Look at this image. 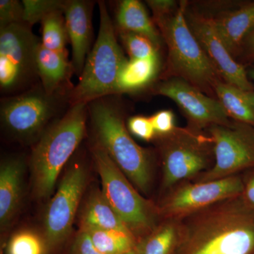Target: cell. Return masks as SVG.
<instances>
[{
	"mask_svg": "<svg viewBox=\"0 0 254 254\" xmlns=\"http://www.w3.org/2000/svg\"><path fill=\"white\" fill-rule=\"evenodd\" d=\"M88 112L95 144L108 153L138 191L149 193L154 157L132 138L118 105L105 97L88 103Z\"/></svg>",
	"mask_w": 254,
	"mask_h": 254,
	"instance_id": "3957f363",
	"label": "cell"
},
{
	"mask_svg": "<svg viewBox=\"0 0 254 254\" xmlns=\"http://www.w3.org/2000/svg\"><path fill=\"white\" fill-rule=\"evenodd\" d=\"M186 1H180L173 14L155 22L168 50L173 72L181 79L204 91H215L220 73L189 26Z\"/></svg>",
	"mask_w": 254,
	"mask_h": 254,
	"instance_id": "277c9868",
	"label": "cell"
},
{
	"mask_svg": "<svg viewBox=\"0 0 254 254\" xmlns=\"http://www.w3.org/2000/svg\"><path fill=\"white\" fill-rule=\"evenodd\" d=\"M88 104L71 105L33 145L28 161L32 192L37 200H50L59 175L84 138Z\"/></svg>",
	"mask_w": 254,
	"mask_h": 254,
	"instance_id": "7a4b0ae2",
	"label": "cell"
},
{
	"mask_svg": "<svg viewBox=\"0 0 254 254\" xmlns=\"http://www.w3.org/2000/svg\"><path fill=\"white\" fill-rule=\"evenodd\" d=\"M26 165L20 156L6 157L0 165V233L4 246L23 208Z\"/></svg>",
	"mask_w": 254,
	"mask_h": 254,
	"instance_id": "9a60e30c",
	"label": "cell"
},
{
	"mask_svg": "<svg viewBox=\"0 0 254 254\" xmlns=\"http://www.w3.org/2000/svg\"><path fill=\"white\" fill-rule=\"evenodd\" d=\"M247 48L249 55L252 58H254V28L247 36Z\"/></svg>",
	"mask_w": 254,
	"mask_h": 254,
	"instance_id": "e575fe53",
	"label": "cell"
},
{
	"mask_svg": "<svg viewBox=\"0 0 254 254\" xmlns=\"http://www.w3.org/2000/svg\"><path fill=\"white\" fill-rule=\"evenodd\" d=\"M66 94L49 95L41 84L1 100V126L9 136L24 143L34 144L54 123Z\"/></svg>",
	"mask_w": 254,
	"mask_h": 254,
	"instance_id": "ba28073f",
	"label": "cell"
},
{
	"mask_svg": "<svg viewBox=\"0 0 254 254\" xmlns=\"http://www.w3.org/2000/svg\"><path fill=\"white\" fill-rule=\"evenodd\" d=\"M154 140L161 164V195L213 168L214 145L205 131L177 127L171 133L156 136Z\"/></svg>",
	"mask_w": 254,
	"mask_h": 254,
	"instance_id": "5b68a950",
	"label": "cell"
},
{
	"mask_svg": "<svg viewBox=\"0 0 254 254\" xmlns=\"http://www.w3.org/2000/svg\"><path fill=\"white\" fill-rule=\"evenodd\" d=\"M117 22L121 31L131 32L146 37L158 47L160 36L146 9L138 0H124L119 6Z\"/></svg>",
	"mask_w": 254,
	"mask_h": 254,
	"instance_id": "44dd1931",
	"label": "cell"
},
{
	"mask_svg": "<svg viewBox=\"0 0 254 254\" xmlns=\"http://www.w3.org/2000/svg\"><path fill=\"white\" fill-rule=\"evenodd\" d=\"M89 172L84 162L70 163L47 205L43 227L53 254H60L72 236L73 222L86 193Z\"/></svg>",
	"mask_w": 254,
	"mask_h": 254,
	"instance_id": "9c48e42d",
	"label": "cell"
},
{
	"mask_svg": "<svg viewBox=\"0 0 254 254\" xmlns=\"http://www.w3.org/2000/svg\"><path fill=\"white\" fill-rule=\"evenodd\" d=\"M127 127L132 134L144 140L150 141L154 140L156 133L150 118L136 115L128 119Z\"/></svg>",
	"mask_w": 254,
	"mask_h": 254,
	"instance_id": "4dcf8cb0",
	"label": "cell"
},
{
	"mask_svg": "<svg viewBox=\"0 0 254 254\" xmlns=\"http://www.w3.org/2000/svg\"><path fill=\"white\" fill-rule=\"evenodd\" d=\"M100 28L94 46L87 57L79 82L68 94V103L88 104L116 93L120 68L126 61L117 41L106 5L99 1Z\"/></svg>",
	"mask_w": 254,
	"mask_h": 254,
	"instance_id": "8992f818",
	"label": "cell"
},
{
	"mask_svg": "<svg viewBox=\"0 0 254 254\" xmlns=\"http://www.w3.org/2000/svg\"><path fill=\"white\" fill-rule=\"evenodd\" d=\"M242 175L205 182H185L160 196L157 202L161 220H182L218 202L242 195Z\"/></svg>",
	"mask_w": 254,
	"mask_h": 254,
	"instance_id": "7c38bea8",
	"label": "cell"
},
{
	"mask_svg": "<svg viewBox=\"0 0 254 254\" xmlns=\"http://www.w3.org/2000/svg\"><path fill=\"white\" fill-rule=\"evenodd\" d=\"M25 24L32 27L36 23L41 22L48 14L54 11L64 10L65 1L60 0H23Z\"/></svg>",
	"mask_w": 254,
	"mask_h": 254,
	"instance_id": "83f0119b",
	"label": "cell"
},
{
	"mask_svg": "<svg viewBox=\"0 0 254 254\" xmlns=\"http://www.w3.org/2000/svg\"><path fill=\"white\" fill-rule=\"evenodd\" d=\"M159 67V57L126 60L119 72L116 93L136 91L145 88L156 77Z\"/></svg>",
	"mask_w": 254,
	"mask_h": 254,
	"instance_id": "ffe728a7",
	"label": "cell"
},
{
	"mask_svg": "<svg viewBox=\"0 0 254 254\" xmlns=\"http://www.w3.org/2000/svg\"><path fill=\"white\" fill-rule=\"evenodd\" d=\"M64 10L54 11L42 20V44L47 49L67 58L68 39Z\"/></svg>",
	"mask_w": 254,
	"mask_h": 254,
	"instance_id": "484cf974",
	"label": "cell"
},
{
	"mask_svg": "<svg viewBox=\"0 0 254 254\" xmlns=\"http://www.w3.org/2000/svg\"><path fill=\"white\" fill-rule=\"evenodd\" d=\"M37 68L38 78L43 89L49 95L66 94L72 64L67 58L47 49L40 43L37 50Z\"/></svg>",
	"mask_w": 254,
	"mask_h": 254,
	"instance_id": "ac0fdd59",
	"label": "cell"
},
{
	"mask_svg": "<svg viewBox=\"0 0 254 254\" xmlns=\"http://www.w3.org/2000/svg\"><path fill=\"white\" fill-rule=\"evenodd\" d=\"M39 38L25 23L0 28V88L5 94L21 93L36 85Z\"/></svg>",
	"mask_w": 254,
	"mask_h": 254,
	"instance_id": "30bf717a",
	"label": "cell"
},
{
	"mask_svg": "<svg viewBox=\"0 0 254 254\" xmlns=\"http://www.w3.org/2000/svg\"><path fill=\"white\" fill-rule=\"evenodd\" d=\"M241 175L243 182L242 198L254 208V168L244 172Z\"/></svg>",
	"mask_w": 254,
	"mask_h": 254,
	"instance_id": "836d02e7",
	"label": "cell"
},
{
	"mask_svg": "<svg viewBox=\"0 0 254 254\" xmlns=\"http://www.w3.org/2000/svg\"><path fill=\"white\" fill-rule=\"evenodd\" d=\"M248 75L249 77H250L251 79L252 80V81H253V83L254 85V67L250 68V69L249 70Z\"/></svg>",
	"mask_w": 254,
	"mask_h": 254,
	"instance_id": "d590c367",
	"label": "cell"
},
{
	"mask_svg": "<svg viewBox=\"0 0 254 254\" xmlns=\"http://www.w3.org/2000/svg\"><path fill=\"white\" fill-rule=\"evenodd\" d=\"M215 92L231 120L254 127V91H244L220 81Z\"/></svg>",
	"mask_w": 254,
	"mask_h": 254,
	"instance_id": "7402d4cb",
	"label": "cell"
},
{
	"mask_svg": "<svg viewBox=\"0 0 254 254\" xmlns=\"http://www.w3.org/2000/svg\"><path fill=\"white\" fill-rule=\"evenodd\" d=\"M157 93L173 100L188 119L189 126L206 131L213 125H228L232 121L218 100L203 94L200 90L180 78L163 82Z\"/></svg>",
	"mask_w": 254,
	"mask_h": 254,
	"instance_id": "4fadbf2b",
	"label": "cell"
},
{
	"mask_svg": "<svg viewBox=\"0 0 254 254\" xmlns=\"http://www.w3.org/2000/svg\"><path fill=\"white\" fill-rule=\"evenodd\" d=\"M156 136H164L173 132L175 126V115L170 110H160L150 117Z\"/></svg>",
	"mask_w": 254,
	"mask_h": 254,
	"instance_id": "1f68e13d",
	"label": "cell"
},
{
	"mask_svg": "<svg viewBox=\"0 0 254 254\" xmlns=\"http://www.w3.org/2000/svg\"><path fill=\"white\" fill-rule=\"evenodd\" d=\"M174 254H254V208L242 195L181 220Z\"/></svg>",
	"mask_w": 254,
	"mask_h": 254,
	"instance_id": "6da1fadb",
	"label": "cell"
},
{
	"mask_svg": "<svg viewBox=\"0 0 254 254\" xmlns=\"http://www.w3.org/2000/svg\"><path fill=\"white\" fill-rule=\"evenodd\" d=\"M91 153L103 193L138 242L162 220L156 202L140 194L104 150L94 143Z\"/></svg>",
	"mask_w": 254,
	"mask_h": 254,
	"instance_id": "52a82bcc",
	"label": "cell"
},
{
	"mask_svg": "<svg viewBox=\"0 0 254 254\" xmlns=\"http://www.w3.org/2000/svg\"><path fill=\"white\" fill-rule=\"evenodd\" d=\"M120 38L130 59H146L159 57L158 47L146 37L131 32L121 31Z\"/></svg>",
	"mask_w": 254,
	"mask_h": 254,
	"instance_id": "4316f807",
	"label": "cell"
},
{
	"mask_svg": "<svg viewBox=\"0 0 254 254\" xmlns=\"http://www.w3.org/2000/svg\"><path fill=\"white\" fill-rule=\"evenodd\" d=\"M136 253V252H135ZM60 254H105L94 247L86 232L78 229Z\"/></svg>",
	"mask_w": 254,
	"mask_h": 254,
	"instance_id": "f1b7e54d",
	"label": "cell"
},
{
	"mask_svg": "<svg viewBox=\"0 0 254 254\" xmlns=\"http://www.w3.org/2000/svg\"><path fill=\"white\" fill-rule=\"evenodd\" d=\"M93 2L82 0L65 1L64 7L68 40L72 47L73 71L81 76L91 52Z\"/></svg>",
	"mask_w": 254,
	"mask_h": 254,
	"instance_id": "2e32d148",
	"label": "cell"
},
{
	"mask_svg": "<svg viewBox=\"0 0 254 254\" xmlns=\"http://www.w3.org/2000/svg\"><path fill=\"white\" fill-rule=\"evenodd\" d=\"M3 248L6 254H53L41 229L29 227L10 233Z\"/></svg>",
	"mask_w": 254,
	"mask_h": 254,
	"instance_id": "d4e9b609",
	"label": "cell"
},
{
	"mask_svg": "<svg viewBox=\"0 0 254 254\" xmlns=\"http://www.w3.org/2000/svg\"><path fill=\"white\" fill-rule=\"evenodd\" d=\"M23 5L17 0L0 1V28L24 23Z\"/></svg>",
	"mask_w": 254,
	"mask_h": 254,
	"instance_id": "f546056e",
	"label": "cell"
},
{
	"mask_svg": "<svg viewBox=\"0 0 254 254\" xmlns=\"http://www.w3.org/2000/svg\"><path fill=\"white\" fill-rule=\"evenodd\" d=\"M0 254H3L2 250H1V252H0Z\"/></svg>",
	"mask_w": 254,
	"mask_h": 254,
	"instance_id": "8d00e7d4",
	"label": "cell"
},
{
	"mask_svg": "<svg viewBox=\"0 0 254 254\" xmlns=\"http://www.w3.org/2000/svg\"><path fill=\"white\" fill-rule=\"evenodd\" d=\"M86 232L92 243L105 254H132L136 252L138 240L129 232L103 230L94 227H80Z\"/></svg>",
	"mask_w": 254,
	"mask_h": 254,
	"instance_id": "cb8c5ba5",
	"label": "cell"
},
{
	"mask_svg": "<svg viewBox=\"0 0 254 254\" xmlns=\"http://www.w3.org/2000/svg\"><path fill=\"white\" fill-rule=\"evenodd\" d=\"M76 218L79 228L94 227L132 234L98 187H93L85 193Z\"/></svg>",
	"mask_w": 254,
	"mask_h": 254,
	"instance_id": "e0dca14e",
	"label": "cell"
},
{
	"mask_svg": "<svg viewBox=\"0 0 254 254\" xmlns=\"http://www.w3.org/2000/svg\"><path fill=\"white\" fill-rule=\"evenodd\" d=\"M215 28L232 55L254 28V1L247 3L220 17L213 18Z\"/></svg>",
	"mask_w": 254,
	"mask_h": 254,
	"instance_id": "d6986e66",
	"label": "cell"
},
{
	"mask_svg": "<svg viewBox=\"0 0 254 254\" xmlns=\"http://www.w3.org/2000/svg\"><path fill=\"white\" fill-rule=\"evenodd\" d=\"M189 26L225 83L240 89L254 91L248 71L233 58L219 36L213 18L190 13L187 14Z\"/></svg>",
	"mask_w": 254,
	"mask_h": 254,
	"instance_id": "5bb4252c",
	"label": "cell"
},
{
	"mask_svg": "<svg viewBox=\"0 0 254 254\" xmlns=\"http://www.w3.org/2000/svg\"><path fill=\"white\" fill-rule=\"evenodd\" d=\"M181 220L163 219L138 241L135 254H174L180 242Z\"/></svg>",
	"mask_w": 254,
	"mask_h": 254,
	"instance_id": "603a6c76",
	"label": "cell"
},
{
	"mask_svg": "<svg viewBox=\"0 0 254 254\" xmlns=\"http://www.w3.org/2000/svg\"><path fill=\"white\" fill-rule=\"evenodd\" d=\"M214 145L213 168L193 182H205L241 175L254 168V127L232 120L205 131Z\"/></svg>",
	"mask_w": 254,
	"mask_h": 254,
	"instance_id": "8fae6325",
	"label": "cell"
},
{
	"mask_svg": "<svg viewBox=\"0 0 254 254\" xmlns=\"http://www.w3.org/2000/svg\"><path fill=\"white\" fill-rule=\"evenodd\" d=\"M153 11L155 22L168 17L177 9V3L173 0H149L146 1Z\"/></svg>",
	"mask_w": 254,
	"mask_h": 254,
	"instance_id": "d6a6232c",
	"label": "cell"
}]
</instances>
